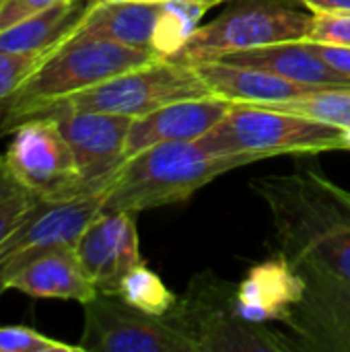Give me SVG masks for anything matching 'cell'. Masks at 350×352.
<instances>
[{
  "mask_svg": "<svg viewBox=\"0 0 350 352\" xmlns=\"http://www.w3.org/2000/svg\"><path fill=\"white\" fill-rule=\"evenodd\" d=\"M250 188L270 212L278 254L293 266L316 264L350 280V208L326 175H262Z\"/></svg>",
  "mask_w": 350,
  "mask_h": 352,
  "instance_id": "cell-1",
  "label": "cell"
},
{
  "mask_svg": "<svg viewBox=\"0 0 350 352\" xmlns=\"http://www.w3.org/2000/svg\"><path fill=\"white\" fill-rule=\"evenodd\" d=\"M254 161L252 157L212 155L196 140L161 142L124 161L109 186L103 210L142 212L182 204L212 179Z\"/></svg>",
  "mask_w": 350,
  "mask_h": 352,
  "instance_id": "cell-2",
  "label": "cell"
},
{
  "mask_svg": "<svg viewBox=\"0 0 350 352\" xmlns=\"http://www.w3.org/2000/svg\"><path fill=\"white\" fill-rule=\"evenodd\" d=\"M206 95H210V91L192 64L173 58H157L89 89L29 107L14 120L10 132L29 120L56 118L70 111H99L140 118L175 101Z\"/></svg>",
  "mask_w": 350,
  "mask_h": 352,
  "instance_id": "cell-3",
  "label": "cell"
},
{
  "mask_svg": "<svg viewBox=\"0 0 350 352\" xmlns=\"http://www.w3.org/2000/svg\"><path fill=\"white\" fill-rule=\"evenodd\" d=\"M157 58L161 56L153 50L128 47L116 41L72 33L54 47L35 72L0 105V134H8L14 120L37 103L89 89Z\"/></svg>",
  "mask_w": 350,
  "mask_h": 352,
  "instance_id": "cell-4",
  "label": "cell"
},
{
  "mask_svg": "<svg viewBox=\"0 0 350 352\" xmlns=\"http://www.w3.org/2000/svg\"><path fill=\"white\" fill-rule=\"evenodd\" d=\"M237 285L202 270L163 320L192 346V352H295L289 334L268 324H248L235 309Z\"/></svg>",
  "mask_w": 350,
  "mask_h": 352,
  "instance_id": "cell-5",
  "label": "cell"
},
{
  "mask_svg": "<svg viewBox=\"0 0 350 352\" xmlns=\"http://www.w3.org/2000/svg\"><path fill=\"white\" fill-rule=\"evenodd\" d=\"M196 142L212 155L252 157L256 161L347 148L342 128L250 103H233L225 118Z\"/></svg>",
  "mask_w": 350,
  "mask_h": 352,
  "instance_id": "cell-6",
  "label": "cell"
},
{
  "mask_svg": "<svg viewBox=\"0 0 350 352\" xmlns=\"http://www.w3.org/2000/svg\"><path fill=\"white\" fill-rule=\"evenodd\" d=\"M291 4L289 0H252L227 8L215 21L200 25L173 60L194 64L252 47L303 41L314 12L309 14Z\"/></svg>",
  "mask_w": 350,
  "mask_h": 352,
  "instance_id": "cell-7",
  "label": "cell"
},
{
  "mask_svg": "<svg viewBox=\"0 0 350 352\" xmlns=\"http://www.w3.org/2000/svg\"><path fill=\"white\" fill-rule=\"evenodd\" d=\"M109 188L66 200H37L0 245V297L8 280L37 256L74 248L89 223L103 210Z\"/></svg>",
  "mask_w": 350,
  "mask_h": 352,
  "instance_id": "cell-8",
  "label": "cell"
},
{
  "mask_svg": "<svg viewBox=\"0 0 350 352\" xmlns=\"http://www.w3.org/2000/svg\"><path fill=\"white\" fill-rule=\"evenodd\" d=\"M4 159L14 177L39 200H66L97 192L83 184L72 148L52 118L17 126Z\"/></svg>",
  "mask_w": 350,
  "mask_h": 352,
  "instance_id": "cell-9",
  "label": "cell"
},
{
  "mask_svg": "<svg viewBox=\"0 0 350 352\" xmlns=\"http://www.w3.org/2000/svg\"><path fill=\"white\" fill-rule=\"evenodd\" d=\"M85 328L80 349L87 352H192L163 318L128 305L118 295L97 293L83 303Z\"/></svg>",
  "mask_w": 350,
  "mask_h": 352,
  "instance_id": "cell-10",
  "label": "cell"
},
{
  "mask_svg": "<svg viewBox=\"0 0 350 352\" xmlns=\"http://www.w3.org/2000/svg\"><path fill=\"white\" fill-rule=\"evenodd\" d=\"M295 268L305 278V295L285 328L297 351L350 352V280L307 262Z\"/></svg>",
  "mask_w": 350,
  "mask_h": 352,
  "instance_id": "cell-11",
  "label": "cell"
},
{
  "mask_svg": "<svg viewBox=\"0 0 350 352\" xmlns=\"http://www.w3.org/2000/svg\"><path fill=\"white\" fill-rule=\"evenodd\" d=\"M68 140L80 179L91 190L109 188L126 161V140L134 118L99 111H70L52 118Z\"/></svg>",
  "mask_w": 350,
  "mask_h": 352,
  "instance_id": "cell-12",
  "label": "cell"
},
{
  "mask_svg": "<svg viewBox=\"0 0 350 352\" xmlns=\"http://www.w3.org/2000/svg\"><path fill=\"white\" fill-rule=\"evenodd\" d=\"M74 252L97 293L118 295L122 278L144 262L136 212L101 210L78 237Z\"/></svg>",
  "mask_w": 350,
  "mask_h": 352,
  "instance_id": "cell-13",
  "label": "cell"
},
{
  "mask_svg": "<svg viewBox=\"0 0 350 352\" xmlns=\"http://www.w3.org/2000/svg\"><path fill=\"white\" fill-rule=\"evenodd\" d=\"M303 295V274L278 254L248 268L235 289V309L248 324H287Z\"/></svg>",
  "mask_w": 350,
  "mask_h": 352,
  "instance_id": "cell-14",
  "label": "cell"
},
{
  "mask_svg": "<svg viewBox=\"0 0 350 352\" xmlns=\"http://www.w3.org/2000/svg\"><path fill=\"white\" fill-rule=\"evenodd\" d=\"M231 105L233 103L223 97L206 95L198 99L175 101L134 118L126 140V159L161 142L202 138L225 118Z\"/></svg>",
  "mask_w": 350,
  "mask_h": 352,
  "instance_id": "cell-15",
  "label": "cell"
},
{
  "mask_svg": "<svg viewBox=\"0 0 350 352\" xmlns=\"http://www.w3.org/2000/svg\"><path fill=\"white\" fill-rule=\"evenodd\" d=\"M210 95L223 97L231 103H250V105H276L289 99L307 95L318 91L314 87H305L283 78L274 72L256 68V66H239L225 60H200L192 64Z\"/></svg>",
  "mask_w": 350,
  "mask_h": 352,
  "instance_id": "cell-16",
  "label": "cell"
},
{
  "mask_svg": "<svg viewBox=\"0 0 350 352\" xmlns=\"http://www.w3.org/2000/svg\"><path fill=\"white\" fill-rule=\"evenodd\" d=\"M219 60L239 66H256L314 89H350L349 76L336 72L307 39L233 52Z\"/></svg>",
  "mask_w": 350,
  "mask_h": 352,
  "instance_id": "cell-17",
  "label": "cell"
},
{
  "mask_svg": "<svg viewBox=\"0 0 350 352\" xmlns=\"http://www.w3.org/2000/svg\"><path fill=\"white\" fill-rule=\"evenodd\" d=\"M8 291L35 299H70L80 305L97 295L70 245L50 250L31 260L8 280Z\"/></svg>",
  "mask_w": 350,
  "mask_h": 352,
  "instance_id": "cell-18",
  "label": "cell"
},
{
  "mask_svg": "<svg viewBox=\"0 0 350 352\" xmlns=\"http://www.w3.org/2000/svg\"><path fill=\"white\" fill-rule=\"evenodd\" d=\"M161 2H95L80 21L76 35L99 37L128 47L153 50V31L159 19ZM155 52V50H153Z\"/></svg>",
  "mask_w": 350,
  "mask_h": 352,
  "instance_id": "cell-19",
  "label": "cell"
},
{
  "mask_svg": "<svg viewBox=\"0 0 350 352\" xmlns=\"http://www.w3.org/2000/svg\"><path fill=\"white\" fill-rule=\"evenodd\" d=\"M97 0H64L58 2L4 31H0L2 52L41 54L52 52L66 41L80 25L89 8Z\"/></svg>",
  "mask_w": 350,
  "mask_h": 352,
  "instance_id": "cell-20",
  "label": "cell"
},
{
  "mask_svg": "<svg viewBox=\"0 0 350 352\" xmlns=\"http://www.w3.org/2000/svg\"><path fill=\"white\" fill-rule=\"evenodd\" d=\"M208 8L202 0H163L153 31V50L161 58H173L200 27Z\"/></svg>",
  "mask_w": 350,
  "mask_h": 352,
  "instance_id": "cell-21",
  "label": "cell"
},
{
  "mask_svg": "<svg viewBox=\"0 0 350 352\" xmlns=\"http://www.w3.org/2000/svg\"><path fill=\"white\" fill-rule=\"evenodd\" d=\"M118 297H122L128 305L149 314L163 318L173 309L177 303V297L173 291L167 289V285L161 280L157 272H153L144 262L134 266L120 283Z\"/></svg>",
  "mask_w": 350,
  "mask_h": 352,
  "instance_id": "cell-22",
  "label": "cell"
},
{
  "mask_svg": "<svg viewBox=\"0 0 350 352\" xmlns=\"http://www.w3.org/2000/svg\"><path fill=\"white\" fill-rule=\"evenodd\" d=\"M270 107L318 120L342 130L350 128V89H318Z\"/></svg>",
  "mask_w": 350,
  "mask_h": 352,
  "instance_id": "cell-23",
  "label": "cell"
},
{
  "mask_svg": "<svg viewBox=\"0 0 350 352\" xmlns=\"http://www.w3.org/2000/svg\"><path fill=\"white\" fill-rule=\"evenodd\" d=\"M37 200L39 198L14 177L4 155H0V245Z\"/></svg>",
  "mask_w": 350,
  "mask_h": 352,
  "instance_id": "cell-24",
  "label": "cell"
},
{
  "mask_svg": "<svg viewBox=\"0 0 350 352\" xmlns=\"http://www.w3.org/2000/svg\"><path fill=\"white\" fill-rule=\"evenodd\" d=\"M0 352H85L80 344L50 338L29 326H0Z\"/></svg>",
  "mask_w": 350,
  "mask_h": 352,
  "instance_id": "cell-25",
  "label": "cell"
},
{
  "mask_svg": "<svg viewBox=\"0 0 350 352\" xmlns=\"http://www.w3.org/2000/svg\"><path fill=\"white\" fill-rule=\"evenodd\" d=\"M47 54L50 52L23 54L0 50V105L35 72V68L45 60Z\"/></svg>",
  "mask_w": 350,
  "mask_h": 352,
  "instance_id": "cell-26",
  "label": "cell"
},
{
  "mask_svg": "<svg viewBox=\"0 0 350 352\" xmlns=\"http://www.w3.org/2000/svg\"><path fill=\"white\" fill-rule=\"evenodd\" d=\"M307 41L350 47V12H314Z\"/></svg>",
  "mask_w": 350,
  "mask_h": 352,
  "instance_id": "cell-27",
  "label": "cell"
},
{
  "mask_svg": "<svg viewBox=\"0 0 350 352\" xmlns=\"http://www.w3.org/2000/svg\"><path fill=\"white\" fill-rule=\"evenodd\" d=\"M64 0H4L0 4V31Z\"/></svg>",
  "mask_w": 350,
  "mask_h": 352,
  "instance_id": "cell-28",
  "label": "cell"
},
{
  "mask_svg": "<svg viewBox=\"0 0 350 352\" xmlns=\"http://www.w3.org/2000/svg\"><path fill=\"white\" fill-rule=\"evenodd\" d=\"M314 43V41H311ZM314 47L318 50V54L342 76L350 78V47L342 45H328V43H314Z\"/></svg>",
  "mask_w": 350,
  "mask_h": 352,
  "instance_id": "cell-29",
  "label": "cell"
},
{
  "mask_svg": "<svg viewBox=\"0 0 350 352\" xmlns=\"http://www.w3.org/2000/svg\"><path fill=\"white\" fill-rule=\"evenodd\" d=\"M311 12H350V0H289Z\"/></svg>",
  "mask_w": 350,
  "mask_h": 352,
  "instance_id": "cell-30",
  "label": "cell"
},
{
  "mask_svg": "<svg viewBox=\"0 0 350 352\" xmlns=\"http://www.w3.org/2000/svg\"><path fill=\"white\" fill-rule=\"evenodd\" d=\"M332 188H334V192L338 194V198H340V200H342V202H344V204L350 208V192L342 190V188H340V186H336V184H332Z\"/></svg>",
  "mask_w": 350,
  "mask_h": 352,
  "instance_id": "cell-31",
  "label": "cell"
},
{
  "mask_svg": "<svg viewBox=\"0 0 350 352\" xmlns=\"http://www.w3.org/2000/svg\"><path fill=\"white\" fill-rule=\"evenodd\" d=\"M344 140H347V148L350 151V128H347V130H344Z\"/></svg>",
  "mask_w": 350,
  "mask_h": 352,
  "instance_id": "cell-32",
  "label": "cell"
},
{
  "mask_svg": "<svg viewBox=\"0 0 350 352\" xmlns=\"http://www.w3.org/2000/svg\"><path fill=\"white\" fill-rule=\"evenodd\" d=\"M202 2H206L208 6H215V4H221V2H225V0H202Z\"/></svg>",
  "mask_w": 350,
  "mask_h": 352,
  "instance_id": "cell-33",
  "label": "cell"
},
{
  "mask_svg": "<svg viewBox=\"0 0 350 352\" xmlns=\"http://www.w3.org/2000/svg\"><path fill=\"white\" fill-rule=\"evenodd\" d=\"M99 2H128V0H99Z\"/></svg>",
  "mask_w": 350,
  "mask_h": 352,
  "instance_id": "cell-34",
  "label": "cell"
},
{
  "mask_svg": "<svg viewBox=\"0 0 350 352\" xmlns=\"http://www.w3.org/2000/svg\"><path fill=\"white\" fill-rule=\"evenodd\" d=\"M142 2H163V0H142Z\"/></svg>",
  "mask_w": 350,
  "mask_h": 352,
  "instance_id": "cell-35",
  "label": "cell"
},
{
  "mask_svg": "<svg viewBox=\"0 0 350 352\" xmlns=\"http://www.w3.org/2000/svg\"><path fill=\"white\" fill-rule=\"evenodd\" d=\"M2 2H4V0H0V4H2Z\"/></svg>",
  "mask_w": 350,
  "mask_h": 352,
  "instance_id": "cell-36",
  "label": "cell"
}]
</instances>
